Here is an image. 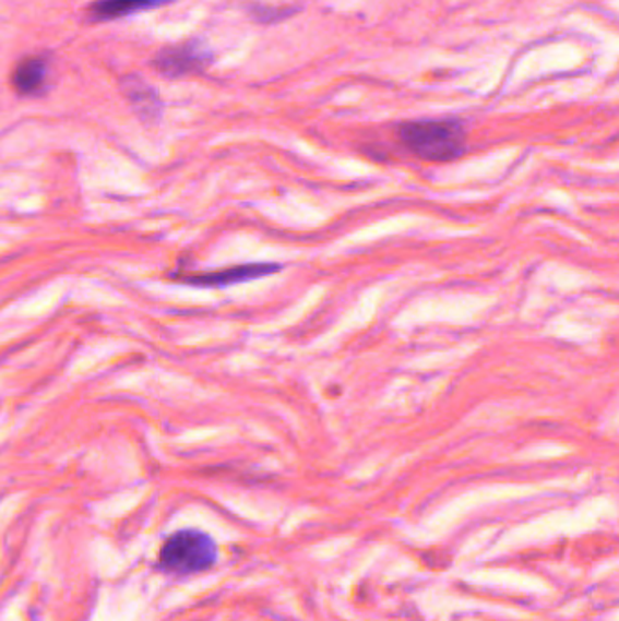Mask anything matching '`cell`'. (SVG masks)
Returning a JSON list of instances; mask_svg holds the SVG:
<instances>
[{"instance_id":"obj_1","label":"cell","mask_w":619,"mask_h":621,"mask_svg":"<svg viewBox=\"0 0 619 621\" xmlns=\"http://www.w3.org/2000/svg\"><path fill=\"white\" fill-rule=\"evenodd\" d=\"M400 142L427 163H453L467 150V133L456 119L409 120L396 130Z\"/></svg>"},{"instance_id":"obj_7","label":"cell","mask_w":619,"mask_h":621,"mask_svg":"<svg viewBox=\"0 0 619 621\" xmlns=\"http://www.w3.org/2000/svg\"><path fill=\"white\" fill-rule=\"evenodd\" d=\"M48 81V62L43 57H27L13 71V86L21 95H37Z\"/></svg>"},{"instance_id":"obj_3","label":"cell","mask_w":619,"mask_h":621,"mask_svg":"<svg viewBox=\"0 0 619 621\" xmlns=\"http://www.w3.org/2000/svg\"><path fill=\"white\" fill-rule=\"evenodd\" d=\"M213 62V51L200 40L167 46L156 53L153 65L156 71L169 79L202 73Z\"/></svg>"},{"instance_id":"obj_4","label":"cell","mask_w":619,"mask_h":621,"mask_svg":"<svg viewBox=\"0 0 619 621\" xmlns=\"http://www.w3.org/2000/svg\"><path fill=\"white\" fill-rule=\"evenodd\" d=\"M276 271H281V265L246 264L229 267V270L215 271V273H200V275L178 276V278L186 282V284H191V286L224 287L273 275Z\"/></svg>"},{"instance_id":"obj_6","label":"cell","mask_w":619,"mask_h":621,"mask_svg":"<svg viewBox=\"0 0 619 621\" xmlns=\"http://www.w3.org/2000/svg\"><path fill=\"white\" fill-rule=\"evenodd\" d=\"M169 0H97L90 8L93 21L108 22L126 16L136 15L142 11L155 10Z\"/></svg>"},{"instance_id":"obj_5","label":"cell","mask_w":619,"mask_h":621,"mask_svg":"<svg viewBox=\"0 0 619 621\" xmlns=\"http://www.w3.org/2000/svg\"><path fill=\"white\" fill-rule=\"evenodd\" d=\"M122 92H124L126 98L130 100L131 108L135 109V114L142 120L156 122L160 119V97L156 95L155 89L147 82L142 81L141 76H126L122 81Z\"/></svg>"},{"instance_id":"obj_8","label":"cell","mask_w":619,"mask_h":621,"mask_svg":"<svg viewBox=\"0 0 619 621\" xmlns=\"http://www.w3.org/2000/svg\"><path fill=\"white\" fill-rule=\"evenodd\" d=\"M297 13V8H270V5L254 4L249 8V15L260 24H276L286 21L287 16Z\"/></svg>"},{"instance_id":"obj_2","label":"cell","mask_w":619,"mask_h":621,"mask_svg":"<svg viewBox=\"0 0 619 621\" xmlns=\"http://www.w3.org/2000/svg\"><path fill=\"white\" fill-rule=\"evenodd\" d=\"M218 560V549L207 533L182 529L167 536L158 554L162 571L171 576H193L210 571Z\"/></svg>"}]
</instances>
